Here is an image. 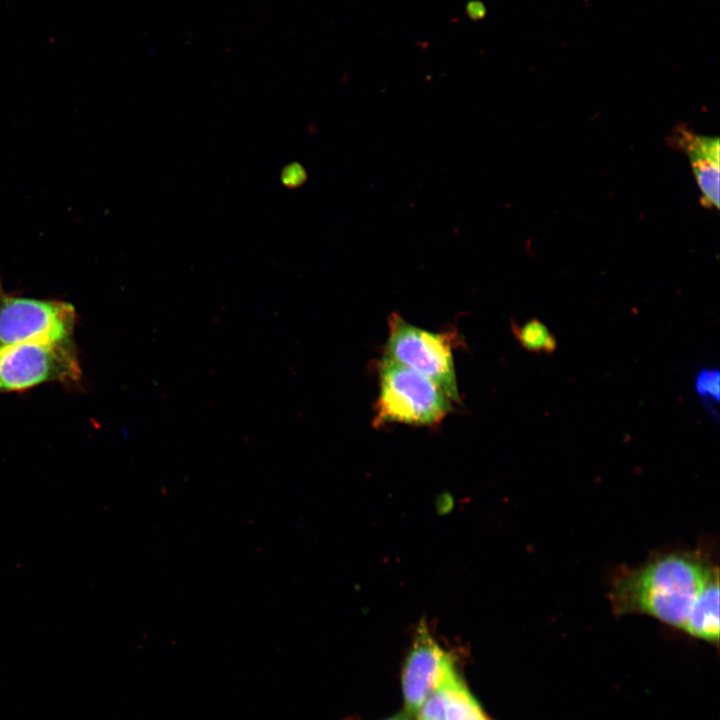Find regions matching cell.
<instances>
[{
	"instance_id": "1",
	"label": "cell",
	"mask_w": 720,
	"mask_h": 720,
	"mask_svg": "<svg viewBox=\"0 0 720 720\" xmlns=\"http://www.w3.org/2000/svg\"><path fill=\"white\" fill-rule=\"evenodd\" d=\"M717 568L698 551L660 553L612 579L609 600L618 616L647 615L682 629L705 580Z\"/></svg>"
},
{
	"instance_id": "2",
	"label": "cell",
	"mask_w": 720,
	"mask_h": 720,
	"mask_svg": "<svg viewBox=\"0 0 720 720\" xmlns=\"http://www.w3.org/2000/svg\"><path fill=\"white\" fill-rule=\"evenodd\" d=\"M379 393L373 424L433 426L452 410L453 401L431 379L385 356L378 362Z\"/></svg>"
},
{
	"instance_id": "3",
	"label": "cell",
	"mask_w": 720,
	"mask_h": 720,
	"mask_svg": "<svg viewBox=\"0 0 720 720\" xmlns=\"http://www.w3.org/2000/svg\"><path fill=\"white\" fill-rule=\"evenodd\" d=\"M457 338L455 331H429L393 312L388 319L384 356L425 375L453 402H459L453 357Z\"/></svg>"
},
{
	"instance_id": "4",
	"label": "cell",
	"mask_w": 720,
	"mask_h": 720,
	"mask_svg": "<svg viewBox=\"0 0 720 720\" xmlns=\"http://www.w3.org/2000/svg\"><path fill=\"white\" fill-rule=\"evenodd\" d=\"M81 376L73 340L0 346V394L51 382L77 384Z\"/></svg>"
},
{
	"instance_id": "5",
	"label": "cell",
	"mask_w": 720,
	"mask_h": 720,
	"mask_svg": "<svg viewBox=\"0 0 720 720\" xmlns=\"http://www.w3.org/2000/svg\"><path fill=\"white\" fill-rule=\"evenodd\" d=\"M76 319L70 303L11 295L0 287V346L72 341Z\"/></svg>"
},
{
	"instance_id": "6",
	"label": "cell",
	"mask_w": 720,
	"mask_h": 720,
	"mask_svg": "<svg viewBox=\"0 0 720 720\" xmlns=\"http://www.w3.org/2000/svg\"><path fill=\"white\" fill-rule=\"evenodd\" d=\"M455 670L454 656L439 644L422 620L402 669L405 713L416 718L429 694Z\"/></svg>"
},
{
	"instance_id": "7",
	"label": "cell",
	"mask_w": 720,
	"mask_h": 720,
	"mask_svg": "<svg viewBox=\"0 0 720 720\" xmlns=\"http://www.w3.org/2000/svg\"><path fill=\"white\" fill-rule=\"evenodd\" d=\"M671 143L684 151L690 161L700 201L705 208H719L720 144L718 137L703 136L686 127L675 128Z\"/></svg>"
},
{
	"instance_id": "8",
	"label": "cell",
	"mask_w": 720,
	"mask_h": 720,
	"mask_svg": "<svg viewBox=\"0 0 720 720\" xmlns=\"http://www.w3.org/2000/svg\"><path fill=\"white\" fill-rule=\"evenodd\" d=\"M681 631L697 639L719 642V570L715 568L700 588Z\"/></svg>"
},
{
	"instance_id": "9",
	"label": "cell",
	"mask_w": 720,
	"mask_h": 720,
	"mask_svg": "<svg viewBox=\"0 0 720 720\" xmlns=\"http://www.w3.org/2000/svg\"><path fill=\"white\" fill-rule=\"evenodd\" d=\"M444 720H489L458 671L447 682Z\"/></svg>"
},
{
	"instance_id": "10",
	"label": "cell",
	"mask_w": 720,
	"mask_h": 720,
	"mask_svg": "<svg viewBox=\"0 0 720 720\" xmlns=\"http://www.w3.org/2000/svg\"><path fill=\"white\" fill-rule=\"evenodd\" d=\"M511 329L520 345L529 352L550 354L557 347L555 336L537 318H532L522 325L512 322Z\"/></svg>"
},
{
	"instance_id": "11",
	"label": "cell",
	"mask_w": 720,
	"mask_h": 720,
	"mask_svg": "<svg viewBox=\"0 0 720 720\" xmlns=\"http://www.w3.org/2000/svg\"><path fill=\"white\" fill-rule=\"evenodd\" d=\"M720 375L717 369H703L695 379L696 392L704 399L719 402Z\"/></svg>"
},
{
	"instance_id": "12",
	"label": "cell",
	"mask_w": 720,
	"mask_h": 720,
	"mask_svg": "<svg viewBox=\"0 0 720 720\" xmlns=\"http://www.w3.org/2000/svg\"><path fill=\"white\" fill-rule=\"evenodd\" d=\"M408 716H409V715H407L406 713H404V714H397V715H395V716H393V717H390V718H388V719H386V720H410V719L408 718Z\"/></svg>"
}]
</instances>
